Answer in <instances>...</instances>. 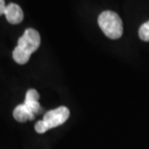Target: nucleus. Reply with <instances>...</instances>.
Returning a JSON list of instances; mask_svg holds the SVG:
<instances>
[{
  "label": "nucleus",
  "instance_id": "1",
  "mask_svg": "<svg viewBox=\"0 0 149 149\" xmlns=\"http://www.w3.org/2000/svg\"><path fill=\"white\" fill-rule=\"evenodd\" d=\"M98 25L108 38L117 40L123 34V23L115 12L104 11L98 17Z\"/></svg>",
  "mask_w": 149,
  "mask_h": 149
},
{
  "label": "nucleus",
  "instance_id": "7",
  "mask_svg": "<svg viewBox=\"0 0 149 149\" xmlns=\"http://www.w3.org/2000/svg\"><path fill=\"white\" fill-rule=\"evenodd\" d=\"M139 37L143 42H149V20L141 25L139 29Z\"/></svg>",
  "mask_w": 149,
  "mask_h": 149
},
{
  "label": "nucleus",
  "instance_id": "10",
  "mask_svg": "<svg viewBox=\"0 0 149 149\" xmlns=\"http://www.w3.org/2000/svg\"><path fill=\"white\" fill-rule=\"evenodd\" d=\"M6 4L4 0H0V15L5 14V10H6Z\"/></svg>",
  "mask_w": 149,
  "mask_h": 149
},
{
  "label": "nucleus",
  "instance_id": "3",
  "mask_svg": "<svg viewBox=\"0 0 149 149\" xmlns=\"http://www.w3.org/2000/svg\"><path fill=\"white\" fill-rule=\"evenodd\" d=\"M40 45V36L37 30L33 28H28L25 30L23 35L18 39L17 46H19L24 51L29 53L30 55L35 51H37L38 48Z\"/></svg>",
  "mask_w": 149,
  "mask_h": 149
},
{
  "label": "nucleus",
  "instance_id": "6",
  "mask_svg": "<svg viewBox=\"0 0 149 149\" xmlns=\"http://www.w3.org/2000/svg\"><path fill=\"white\" fill-rule=\"evenodd\" d=\"M31 55L23 49H21L19 46H17L13 51V58H14L15 62L19 65H25L29 61Z\"/></svg>",
  "mask_w": 149,
  "mask_h": 149
},
{
  "label": "nucleus",
  "instance_id": "5",
  "mask_svg": "<svg viewBox=\"0 0 149 149\" xmlns=\"http://www.w3.org/2000/svg\"><path fill=\"white\" fill-rule=\"evenodd\" d=\"M13 116H14V118L18 122H26L28 120H33L36 115L23 103L15 108Z\"/></svg>",
  "mask_w": 149,
  "mask_h": 149
},
{
  "label": "nucleus",
  "instance_id": "9",
  "mask_svg": "<svg viewBox=\"0 0 149 149\" xmlns=\"http://www.w3.org/2000/svg\"><path fill=\"white\" fill-rule=\"evenodd\" d=\"M35 130H36V132L39 133V134H43V133H45L46 131H48L45 124H44L43 120H39V121L35 124Z\"/></svg>",
  "mask_w": 149,
  "mask_h": 149
},
{
  "label": "nucleus",
  "instance_id": "8",
  "mask_svg": "<svg viewBox=\"0 0 149 149\" xmlns=\"http://www.w3.org/2000/svg\"><path fill=\"white\" fill-rule=\"evenodd\" d=\"M24 104L26 105L29 109L32 111V112L35 113V115H39L42 112V109L40 107L39 101H36V100H25L24 101Z\"/></svg>",
  "mask_w": 149,
  "mask_h": 149
},
{
  "label": "nucleus",
  "instance_id": "4",
  "mask_svg": "<svg viewBox=\"0 0 149 149\" xmlns=\"http://www.w3.org/2000/svg\"><path fill=\"white\" fill-rule=\"evenodd\" d=\"M5 17L11 24H18L23 20V12L17 4L10 3L5 10Z\"/></svg>",
  "mask_w": 149,
  "mask_h": 149
},
{
  "label": "nucleus",
  "instance_id": "2",
  "mask_svg": "<svg viewBox=\"0 0 149 149\" xmlns=\"http://www.w3.org/2000/svg\"><path fill=\"white\" fill-rule=\"evenodd\" d=\"M69 115H70V113H69L68 108L61 106L57 109L48 111L47 113H45L42 120L47 130H50L64 124L69 117Z\"/></svg>",
  "mask_w": 149,
  "mask_h": 149
}]
</instances>
